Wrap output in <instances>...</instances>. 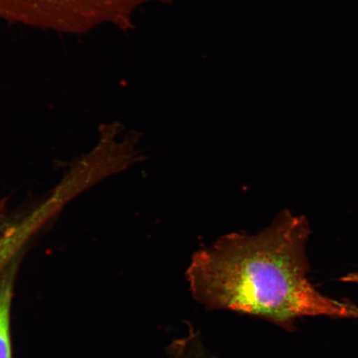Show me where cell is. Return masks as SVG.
Segmentation results:
<instances>
[{"label":"cell","mask_w":358,"mask_h":358,"mask_svg":"<svg viewBox=\"0 0 358 358\" xmlns=\"http://www.w3.org/2000/svg\"><path fill=\"white\" fill-rule=\"evenodd\" d=\"M306 217L285 210L255 235L230 234L192 255L185 275L192 299L207 311L227 310L287 332L304 317L358 320V306L326 296L308 275Z\"/></svg>","instance_id":"6da1fadb"},{"label":"cell","mask_w":358,"mask_h":358,"mask_svg":"<svg viewBox=\"0 0 358 358\" xmlns=\"http://www.w3.org/2000/svg\"><path fill=\"white\" fill-rule=\"evenodd\" d=\"M174 0H0V20L57 32L80 34L104 25L127 30L134 12Z\"/></svg>","instance_id":"7a4b0ae2"},{"label":"cell","mask_w":358,"mask_h":358,"mask_svg":"<svg viewBox=\"0 0 358 358\" xmlns=\"http://www.w3.org/2000/svg\"><path fill=\"white\" fill-rule=\"evenodd\" d=\"M13 266L0 275V358H12L10 320L15 281Z\"/></svg>","instance_id":"3957f363"},{"label":"cell","mask_w":358,"mask_h":358,"mask_svg":"<svg viewBox=\"0 0 358 358\" xmlns=\"http://www.w3.org/2000/svg\"><path fill=\"white\" fill-rule=\"evenodd\" d=\"M19 249V245L15 241H7V240L0 241V275L6 270L8 266L12 262V259L15 256L17 250Z\"/></svg>","instance_id":"277c9868"},{"label":"cell","mask_w":358,"mask_h":358,"mask_svg":"<svg viewBox=\"0 0 358 358\" xmlns=\"http://www.w3.org/2000/svg\"><path fill=\"white\" fill-rule=\"evenodd\" d=\"M341 281L345 282V283L358 285V272L349 273V274L342 277Z\"/></svg>","instance_id":"5b68a950"},{"label":"cell","mask_w":358,"mask_h":358,"mask_svg":"<svg viewBox=\"0 0 358 358\" xmlns=\"http://www.w3.org/2000/svg\"><path fill=\"white\" fill-rule=\"evenodd\" d=\"M4 208H6V201H0V215L4 211Z\"/></svg>","instance_id":"8992f818"},{"label":"cell","mask_w":358,"mask_h":358,"mask_svg":"<svg viewBox=\"0 0 358 358\" xmlns=\"http://www.w3.org/2000/svg\"><path fill=\"white\" fill-rule=\"evenodd\" d=\"M192 330H196V329H192V330H190V331H192ZM190 331H189V332H187V333H189V332H190ZM198 331H199V330H198ZM186 334H185V335H186ZM182 337H183V336H182ZM181 338H182V337H181ZM180 338H178V339H180ZM178 339H177V340H176V342H174V343L172 344V346H171V347H170V348H169V355L170 349H171V348L173 347V344H174V343H176L178 341Z\"/></svg>","instance_id":"52a82bcc"}]
</instances>
